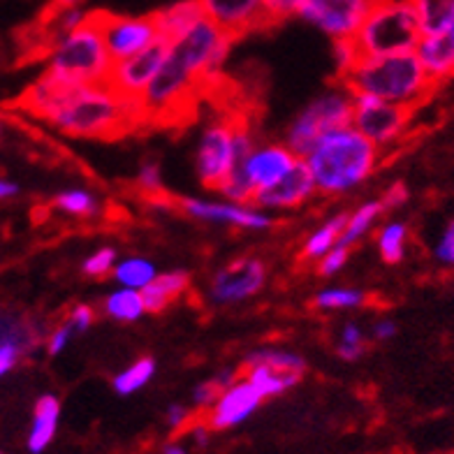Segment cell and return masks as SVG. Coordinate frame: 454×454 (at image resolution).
I'll return each mask as SVG.
<instances>
[{"mask_svg": "<svg viewBox=\"0 0 454 454\" xmlns=\"http://www.w3.org/2000/svg\"><path fill=\"white\" fill-rule=\"evenodd\" d=\"M28 112L70 137L114 139L139 126L142 109L109 84L67 86L44 72L21 98Z\"/></svg>", "mask_w": 454, "mask_h": 454, "instance_id": "cell-1", "label": "cell"}, {"mask_svg": "<svg viewBox=\"0 0 454 454\" xmlns=\"http://www.w3.org/2000/svg\"><path fill=\"white\" fill-rule=\"evenodd\" d=\"M234 40L232 33L204 17L185 35L169 43L165 66L139 98L142 119H176L195 93L221 72Z\"/></svg>", "mask_w": 454, "mask_h": 454, "instance_id": "cell-2", "label": "cell"}, {"mask_svg": "<svg viewBox=\"0 0 454 454\" xmlns=\"http://www.w3.org/2000/svg\"><path fill=\"white\" fill-rule=\"evenodd\" d=\"M378 160L380 149L355 126L327 132L304 158L317 192L323 195H343L359 188L376 172Z\"/></svg>", "mask_w": 454, "mask_h": 454, "instance_id": "cell-3", "label": "cell"}, {"mask_svg": "<svg viewBox=\"0 0 454 454\" xmlns=\"http://www.w3.org/2000/svg\"><path fill=\"white\" fill-rule=\"evenodd\" d=\"M340 84L353 96H371L408 109H415L436 86L418 51L359 59L357 66L340 77Z\"/></svg>", "mask_w": 454, "mask_h": 454, "instance_id": "cell-4", "label": "cell"}, {"mask_svg": "<svg viewBox=\"0 0 454 454\" xmlns=\"http://www.w3.org/2000/svg\"><path fill=\"white\" fill-rule=\"evenodd\" d=\"M112 67L114 60L102 37L98 12H89L84 24L51 47L44 72L60 84L89 86L107 84Z\"/></svg>", "mask_w": 454, "mask_h": 454, "instance_id": "cell-5", "label": "cell"}, {"mask_svg": "<svg viewBox=\"0 0 454 454\" xmlns=\"http://www.w3.org/2000/svg\"><path fill=\"white\" fill-rule=\"evenodd\" d=\"M422 43V28L412 0H378L355 35L362 59L406 54Z\"/></svg>", "mask_w": 454, "mask_h": 454, "instance_id": "cell-6", "label": "cell"}, {"mask_svg": "<svg viewBox=\"0 0 454 454\" xmlns=\"http://www.w3.org/2000/svg\"><path fill=\"white\" fill-rule=\"evenodd\" d=\"M355 98L343 84L332 86L317 98H313L294 121L287 126L286 146L294 156L304 160L320 139L332 130L353 126Z\"/></svg>", "mask_w": 454, "mask_h": 454, "instance_id": "cell-7", "label": "cell"}, {"mask_svg": "<svg viewBox=\"0 0 454 454\" xmlns=\"http://www.w3.org/2000/svg\"><path fill=\"white\" fill-rule=\"evenodd\" d=\"M234 128L237 119H214L200 135L195 151V172L200 184L207 191H221L237 168V149H234Z\"/></svg>", "mask_w": 454, "mask_h": 454, "instance_id": "cell-8", "label": "cell"}, {"mask_svg": "<svg viewBox=\"0 0 454 454\" xmlns=\"http://www.w3.org/2000/svg\"><path fill=\"white\" fill-rule=\"evenodd\" d=\"M378 0H306L297 17L332 40H355Z\"/></svg>", "mask_w": 454, "mask_h": 454, "instance_id": "cell-9", "label": "cell"}, {"mask_svg": "<svg viewBox=\"0 0 454 454\" xmlns=\"http://www.w3.org/2000/svg\"><path fill=\"white\" fill-rule=\"evenodd\" d=\"M355 98V116L353 126L357 128L366 139L378 149H389L395 146L411 126L412 109L389 105V102L378 100L371 96H353Z\"/></svg>", "mask_w": 454, "mask_h": 454, "instance_id": "cell-10", "label": "cell"}, {"mask_svg": "<svg viewBox=\"0 0 454 454\" xmlns=\"http://www.w3.org/2000/svg\"><path fill=\"white\" fill-rule=\"evenodd\" d=\"M270 278V267L255 255L234 257L209 281V299L218 306H232L255 297Z\"/></svg>", "mask_w": 454, "mask_h": 454, "instance_id": "cell-11", "label": "cell"}, {"mask_svg": "<svg viewBox=\"0 0 454 454\" xmlns=\"http://www.w3.org/2000/svg\"><path fill=\"white\" fill-rule=\"evenodd\" d=\"M102 37L107 44V51L114 63L128 60L132 56L142 54L144 49L160 40L153 14L146 17H119V14L98 12Z\"/></svg>", "mask_w": 454, "mask_h": 454, "instance_id": "cell-12", "label": "cell"}, {"mask_svg": "<svg viewBox=\"0 0 454 454\" xmlns=\"http://www.w3.org/2000/svg\"><path fill=\"white\" fill-rule=\"evenodd\" d=\"M169 43L168 40H158L151 44L149 49H144L142 54L132 56L128 60L114 63L112 72H109L107 84L112 86L116 93H121L128 100H137L144 96V90L149 89L151 82L158 77L160 67L165 66L168 59Z\"/></svg>", "mask_w": 454, "mask_h": 454, "instance_id": "cell-13", "label": "cell"}, {"mask_svg": "<svg viewBox=\"0 0 454 454\" xmlns=\"http://www.w3.org/2000/svg\"><path fill=\"white\" fill-rule=\"evenodd\" d=\"M179 207L184 214L207 223H225V225L241 227V230H270L274 225V218L257 209L253 204H237V202H215V200H200V198H184L179 200Z\"/></svg>", "mask_w": 454, "mask_h": 454, "instance_id": "cell-14", "label": "cell"}, {"mask_svg": "<svg viewBox=\"0 0 454 454\" xmlns=\"http://www.w3.org/2000/svg\"><path fill=\"white\" fill-rule=\"evenodd\" d=\"M317 192L316 181L311 176V169L301 158L294 162V168L283 176L281 181H276L270 188L255 192L253 198V207L267 211H287L297 209L304 202L313 198Z\"/></svg>", "mask_w": 454, "mask_h": 454, "instance_id": "cell-15", "label": "cell"}, {"mask_svg": "<svg viewBox=\"0 0 454 454\" xmlns=\"http://www.w3.org/2000/svg\"><path fill=\"white\" fill-rule=\"evenodd\" d=\"M262 396L244 376L227 387L209 411L204 412V422L211 431H227L244 425L246 419L253 418V412L262 406Z\"/></svg>", "mask_w": 454, "mask_h": 454, "instance_id": "cell-16", "label": "cell"}, {"mask_svg": "<svg viewBox=\"0 0 454 454\" xmlns=\"http://www.w3.org/2000/svg\"><path fill=\"white\" fill-rule=\"evenodd\" d=\"M297 160L299 158L287 149L286 144H267V146H255V151L241 165H237L234 172L246 174V179L251 181L257 192L281 181Z\"/></svg>", "mask_w": 454, "mask_h": 454, "instance_id": "cell-17", "label": "cell"}, {"mask_svg": "<svg viewBox=\"0 0 454 454\" xmlns=\"http://www.w3.org/2000/svg\"><path fill=\"white\" fill-rule=\"evenodd\" d=\"M207 17L241 37L255 28H264V0H202Z\"/></svg>", "mask_w": 454, "mask_h": 454, "instance_id": "cell-18", "label": "cell"}, {"mask_svg": "<svg viewBox=\"0 0 454 454\" xmlns=\"http://www.w3.org/2000/svg\"><path fill=\"white\" fill-rule=\"evenodd\" d=\"M418 56L425 70L434 79V84L454 77V24L438 35L422 37L418 44Z\"/></svg>", "mask_w": 454, "mask_h": 454, "instance_id": "cell-19", "label": "cell"}, {"mask_svg": "<svg viewBox=\"0 0 454 454\" xmlns=\"http://www.w3.org/2000/svg\"><path fill=\"white\" fill-rule=\"evenodd\" d=\"M60 422V401L56 395H43L35 401L33 419H30L26 448L30 454H43L54 442Z\"/></svg>", "mask_w": 454, "mask_h": 454, "instance_id": "cell-20", "label": "cell"}, {"mask_svg": "<svg viewBox=\"0 0 454 454\" xmlns=\"http://www.w3.org/2000/svg\"><path fill=\"white\" fill-rule=\"evenodd\" d=\"M204 17H207V12H204L202 0H179V3H172V5L153 12L158 33L168 43L179 40L181 35H185Z\"/></svg>", "mask_w": 454, "mask_h": 454, "instance_id": "cell-21", "label": "cell"}, {"mask_svg": "<svg viewBox=\"0 0 454 454\" xmlns=\"http://www.w3.org/2000/svg\"><path fill=\"white\" fill-rule=\"evenodd\" d=\"M188 287H191V274L188 271L174 270L165 271V274H158L156 281L142 290L146 313H162L174 301H179L188 293Z\"/></svg>", "mask_w": 454, "mask_h": 454, "instance_id": "cell-22", "label": "cell"}, {"mask_svg": "<svg viewBox=\"0 0 454 454\" xmlns=\"http://www.w3.org/2000/svg\"><path fill=\"white\" fill-rule=\"evenodd\" d=\"M348 218H350V214L329 215L327 221L317 227L316 232L304 241V246L299 248V262L317 264L332 248H336L340 241V234L348 225Z\"/></svg>", "mask_w": 454, "mask_h": 454, "instance_id": "cell-23", "label": "cell"}, {"mask_svg": "<svg viewBox=\"0 0 454 454\" xmlns=\"http://www.w3.org/2000/svg\"><path fill=\"white\" fill-rule=\"evenodd\" d=\"M241 366H270L274 371H281V373H290V376L304 378L306 359L301 355L293 353V350H286V348H257L253 353H248L241 362Z\"/></svg>", "mask_w": 454, "mask_h": 454, "instance_id": "cell-24", "label": "cell"}, {"mask_svg": "<svg viewBox=\"0 0 454 454\" xmlns=\"http://www.w3.org/2000/svg\"><path fill=\"white\" fill-rule=\"evenodd\" d=\"M241 373L260 392L262 399H274V396L286 395L287 389L297 387L301 383L299 376L281 373V371H274L270 366H241Z\"/></svg>", "mask_w": 454, "mask_h": 454, "instance_id": "cell-25", "label": "cell"}, {"mask_svg": "<svg viewBox=\"0 0 454 454\" xmlns=\"http://www.w3.org/2000/svg\"><path fill=\"white\" fill-rule=\"evenodd\" d=\"M102 311L116 323H137L139 317L146 313V304H144V297L139 290L119 287V290H114L105 297Z\"/></svg>", "mask_w": 454, "mask_h": 454, "instance_id": "cell-26", "label": "cell"}, {"mask_svg": "<svg viewBox=\"0 0 454 454\" xmlns=\"http://www.w3.org/2000/svg\"><path fill=\"white\" fill-rule=\"evenodd\" d=\"M383 214L385 209L383 204H380V200H369V202L359 204L357 209L350 214V218H348V225L346 230H343V234H340L339 246L353 251V246H357L359 241L364 239Z\"/></svg>", "mask_w": 454, "mask_h": 454, "instance_id": "cell-27", "label": "cell"}, {"mask_svg": "<svg viewBox=\"0 0 454 454\" xmlns=\"http://www.w3.org/2000/svg\"><path fill=\"white\" fill-rule=\"evenodd\" d=\"M422 37L438 35L454 24V0H412Z\"/></svg>", "mask_w": 454, "mask_h": 454, "instance_id": "cell-28", "label": "cell"}, {"mask_svg": "<svg viewBox=\"0 0 454 454\" xmlns=\"http://www.w3.org/2000/svg\"><path fill=\"white\" fill-rule=\"evenodd\" d=\"M156 264L151 262L149 257L135 255L126 257V260H119L112 278L114 283H119L121 287H130V290H139V293H142L144 287H149L151 283L156 281Z\"/></svg>", "mask_w": 454, "mask_h": 454, "instance_id": "cell-29", "label": "cell"}, {"mask_svg": "<svg viewBox=\"0 0 454 454\" xmlns=\"http://www.w3.org/2000/svg\"><path fill=\"white\" fill-rule=\"evenodd\" d=\"M158 364L153 357H139L137 362H132L130 366H126L123 371H119L116 376H114L112 385H114V392L119 396H130L139 389H144L146 385L153 380L156 376Z\"/></svg>", "mask_w": 454, "mask_h": 454, "instance_id": "cell-30", "label": "cell"}, {"mask_svg": "<svg viewBox=\"0 0 454 454\" xmlns=\"http://www.w3.org/2000/svg\"><path fill=\"white\" fill-rule=\"evenodd\" d=\"M378 253L385 264H399L406 257V246H408V225L401 221H392L387 225L380 227V232L376 237Z\"/></svg>", "mask_w": 454, "mask_h": 454, "instance_id": "cell-31", "label": "cell"}, {"mask_svg": "<svg viewBox=\"0 0 454 454\" xmlns=\"http://www.w3.org/2000/svg\"><path fill=\"white\" fill-rule=\"evenodd\" d=\"M54 207L60 214L74 218H96L100 214V200L86 188H66L54 198Z\"/></svg>", "mask_w": 454, "mask_h": 454, "instance_id": "cell-32", "label": "cell"}, {"mask_svg": "<svg viewBox=\"0 0 454 454\" xmlns=\"http://www.w3.org/2000/svg\"><path fill=\"white\" fill-rule=\"evenodd\" d=\"M366 293L357 287H325L313 297V306L320 311H353L366 304Z\"/></svg>", "mask_w": 454, "mask_h": 454, "instance_id": "cell-33", "label": "cell"}, {"mask_svg": "<svg viewBox=\"0 0 454 454\" xmlns=\"http://www.w3.org/2000/svg\"><path fill=\"white\" fill-rule=\"evenodd\" d=\"M366 353V336L362 327L355 323H346L339 332V343H336V355L343 362H357Z\"/></svg>", "mask_w": 454, "mask_h": 454, "instance_id": "cell-34", "label": "cell"}, {"mask_svg": "<svg viewBox=\"0 0 454 454\" xmlns=\"http://www.w3.org/2000/svg\"><path fill=\"white\" fill-rule=\"evenodd\" d=\"M116 264H119V253H116V248L105 246V248L96 251L82 262V274L89 276V278H105V276L114 274Z\"/></svg>", "mask_w": 454, "mask_h": 454, "instance_id": "cell-35", "label": "cell"}, {"mask_svg": "<svg viewBox=\"0 0 454 454\" xmlns=\"http://www.w3.org/2000/svg\"><path fill=\"white\" fill-rule=\"evenodd\" d=\"M306 0H264V28L276 26L290 17H297Z\"/></svg>", "mask_w": 454, "mask_h": 454, "instance_id": "cell-36", "label": "cell"}, {"mask_svg": "<svg viewBox=\"0 0 454 454\" xmlns=\"http://www.w3.org/2000/svg\"><path fill=\"white\" fill-rule=\"evenodd\" d=\"M332 51H334V63H336V72H339V79L353 70V67L359 63V59H362L355 40H339V43L332 44Z\"/></svg>", "mask_w": 454, "mask_h": 454, "instance_id": "cell-37", "label": "cell"}, {"mask_svg": "<svg viewBox=\"0 0 454 454\" xmlns=\"http://www.w3.org/2000/svg\"><path fill=\"white\" fill-rule=\"evenodd\" d=\"M221 395H223V389L215 385L214 378L202 380V383H198L195 387H192V408H195L198 415H204V412L209 411L215 401H218V396Z\"/></svg>", "mask_w": 454, "mask_h": 454, "instance_id": "cell-38", "label": "cell"}, {"mask_svg": "<svg viewBox=\"0 0 454 454\" xmlns=\"http://www.w3.org/2000/svg\"><path fill=\"white\" fill-rule=\"evenodd\" d=\"M434 257H436L438 264L454 270V218L445 225V230L438 237L436 246H434Z\"/></svg>", "mask_w": 454, "mask_h": 454, "instance_id": "cell-39", "label": "cell"}, {"mask_svg": "<svg viewBox=\"0 0 454 454\" xmlns=\"http://www.w3.org/2000/svg\"><path fill=\"white\" fill-rule=\"evenodd\" d=\"M348 257H350V248H343V246H336L327 255L316 264L317 276H323V278H329V276H336L343 267L348 264Z\"/></svg>", "mask_w": 454, "mask_h": 454, "instance_id": "cell-40", "label": "cell"}, {"mask_svg": "<svg viewBox=\"0 0 454 454\" xmlns=\"http://www.w3.org/2000/svg\"><path fill=\"white\" fill-rule=\"evenodd\" d=\"M137 185L139 191L146 195H160L162 192V176H160V165L158 162H144L137 172Z\"/></svg>", "mask_w": 454, "mask_h": 454, "instance_id": "cell-41", "label": "cell"}, {"mask_svg": "<svg viewBox=\"0 0 454 454\" xmlns=\"http://www.w3.org/2000/svg\"><path fill=\"white\" fill-rule=\"evenodd\" d=\"M195 419H198V412L191 411V408L184 406V403H172V406L165 411V422H168V427L174 434H184V431H188V427H191Z\"/></svg>", "mask_w": 454, "mask_h": 454, "instance_id": "cell-42", "label": "cell"}, {"mask_svg": "<svg viewBox=\"0 0 454 454\" xmlns=\"http://www.w3.org/2000/svg\"><path fill=\"white\" fill-rule=\"evenodd\" d=\"M66 323L74 329V334H84L89 332L90 325L96 323V311H93V306L89 304H77L72 306L70 313H67Z\"/></svg>", "mask_w": 454, "mask_h": 454, "instance_id": "cell-43", "label": "cell"}, {"mask_svg": "<svg viewBox=\"0 0 454 454\" xmlns=\"http://www.w3.org/2000/svg\"><path fill=\"white\" fill-rule=\"evenodd\" d=\"M72 336H74V329H72L70 325H67L66 320H63V323H60L59 327H54L47 334V340H44V343H47V353L51 355V357H56V355L63 353V350H66V348L70 346Z\"/></svg>", "mask_w": 454, "mask_h": 454, "instance_id": "cell-44", "label": "cell"}, {"mask_svg": "<svg viewBox=\"0 0 454 454\" xmlns=\"http://www.w3.org/2000/svg\"><path fill=\"white\" fill-rule=\"evenodd\" d=\"M26 355L30 353L24 346H19V343H0V378H5L10 371H14V366H17Z\"/></svg>", "mask_w": 454, "mask_h": 454, "instance_id": "cell-45", "label": "cell"}, {"mask_svg": "<svg viewBox=\"0 0 454 454\" xmlns=\"http://www.w3.org/2000/svg\"><path fill=\"white\" fill-rule=\"evenodd\" d=\"M408 188L401 181H396V184H392L387 188V191L383 192V198H380V204H383V209L385 211H396L401 209L403 204L408 202Z\"/></svg>", "mask_w": 454, "mask_h": 454, "instance_id": "cell-46", "label": "cell"}, {"mask_svg": "<svg viewBox=\"0 0 454 454\" xmlns=\"http://www.w3.org/2000/svg\"><path fill=\"white\" fill-rule=\"evenodd\" d=\"M396 336V323L392 320H378L373 325V340H389Z\"/></svg>", "mask_w": 454, "mask_h": 454, "instance_id": "cell-47", "label": "cell"}, {"mask_svg": "<svg viewBox=\"0 0 454 454\" xmlns=\"http://www.w3.org/2000/svg\"><path fill=\"white\" fill-rule=\"evenodd\" d=\"M19 195V185L14 181L0 179V200H10Z\"/></svg>", "mask_w": 454, "mask_h": 454, "instance_id": "cell-48", "label": "cell"}, {"mask_svg": "<svg viewBox=\"0 0 454 454\" xmlns=\"http://www.w3.org/2000/svg\"><path fill=\"white\" fill-rule=\"evenodd\" d=\"M160 454H191V450L185 448L184 442L174 438V441H169V442H165V445H162Z\"/></svg>", "mask_w": 454, "mask_h": 454, "instance_id": "cell-49", "label": "cell"}, {"mask_svg": "<svg viewBox=\"0 0 454 454\" xmlns=\"http://www.w3.org/2000/svg\"><path fill=\"white\" fill-rule=\"evenodd\" d=\"M0 454H3V452H0Z\"/></svg>", "mask_w": 454, "mask_h": 454, "instance_id": "cell-50", "label": "cell"}]
</instances>
